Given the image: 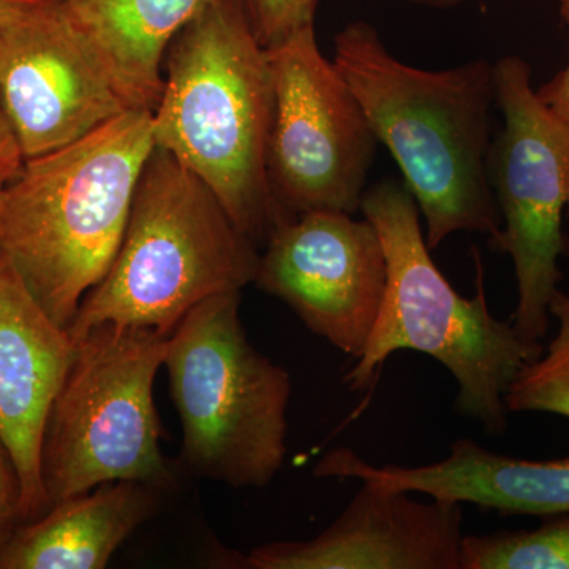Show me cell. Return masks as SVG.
Segmentation results:
<instances>
[{"mask_svg":"<svg viewBox=\"0 0 569 569\" xmlns=\"http://www.w3.org/2000/svg\"><path fill=\"white\" fill-rule=\"evenodd\" d=\"M0 99L24 159L69 146L132 111L59 0L0 33Z\"/></svg>","mask_w":569,"mask_h":569,"instance_id":"obj_11","label":"cell"},{"mask_svg":"<svg viewBox=\"0 0 569 569\" xmlns=\"http://www.w3.org/2000/svg\"><path fill=\"white\" fill-rule=\"evenodd\" d=\"M253 283L290 307L313 335L358 359L387 288L383 242L366 217L298 213L269 236Z\"/></svg>","mask_w":569,"mask_h":569,"instance_id":"obj_10","label":"cell"},{"mask_svg":"<svg viewBox=\"0 0 569 569\" xmlns=\"http://www.w3.org/2000/svg\"><path fill=\"white\" fill-rule=\"evenodd\" d=\"M415 6L430 7V9H455L466 0H408Z\"/></svg>","mask_w":569,"mask_h":569,"instance_id":"obj_24","label":"cell"},{"mask_svg":"<svg viewBox=\"0 0 569 569\" xmlns=\"http://www.w3.org/2000/svg\"><path fill=\"white\" fill-rule=\"evenodd\" d=\"M361 212L383 242L387 288L365 351L343 381L366 391L389 356L419 351L458 381V413L501 436L509 413L505 396L520 370L541 355V342L522 339L512 321L492 316L478 253L477 295L466 298L452 288L430 257L417 201L403 182L376 183L362 198Z\"/></svg>","mask_w":569,"mask_h":569,"instance_id":"obj_4","label":"cell"},{"mask_svg":"<svg viewBox=\"0 0 569 569\" xmlns=\"http://www.w3.org/2000/svg\"><path fill=\"white\" fill-rule=\"evenodd\" d=\"M272 119L268 50L238 0H209L167 52L153 141L208 183L257 244L288 220L269 187Z\"/></svg>","mask_w":569,"mask_h":569,"instance_id":"obj_3","label":"cell"},{"mask_svg":"<svg viewBox=\"0 0 569 569\" xmlns=\"http://www.w3.org/2000/svg\"><path fill=\"white\" fill-rule=\"evenodd\" d=\"M162 490L133 481L97 486L52 505L0 550L3 569H102L159 507Z\"/></svg>","mask_w":569,"mask_h":569,"instance_id":"obj_16","label":"cell"},{"mask_svg":"<svg viewBox=\"0 0 569 569\" xmlns=\"http://www.w3.org/2000/svg\"><path fill=\"white\" fill-rule=\"evenodd\" d=\"M318 478L358 479L440 500L473 503L500 515H569V458L527 460L497 455L459 438L448 458L419 467H377L350 448L328 452Z\"/></svg>","mask_w":569,"mask_h":569,"instance_id":"obj_14","label":"cell"},{"mask_svg":"<svg viewBox=\"0 0 569 569\" xmlns=\"http://www.w3.org/2000/svg\"><path fill=\"white\" fill-rule=\"evenodd\" d=\"M317 3H318V0H306L307 9H309L310 11H313V13H316V11H317Z\"/></svg>","mask_w":569,"mask_h":569,"instance_id":"obj_25","label":"cell"},{"mask_svg":"<svg viewBox=\"0 0 569 569\" xmlns=\"http://www.w3.org/2000/svg\"><path fill=\"white\" fill-rule=\"evenodd\" d=\"M21 515V486L9 451L0 441V523Z\"/></svg>","mask_w":569,"mask_h":569,"instance_id":"obj_21","label":"cell"},{"mask_svg":"<svg viewBox=\"0 0 569 569\" xmlns=\"http://www.w3.org/2000/svg\"><path fill=\"white\" fill-rule=\"evenodd\" d=\"M77 355L13 266L0 254V441L21 486V515L47 507L43 447L56 399Z\"/></svg>","mask_w":569,"mask_h":569,"instance_id":"obj_13","label":"cell"},{"mask_svg":"<svg viewBox=\"0 0 569 569\" xmlns=\"http://www.w3.org/2000/svg\"><path fill=\"white\" fill-rule=\"evenodd\" d=\"M24 153L0 99V183L9 181L24 164Z\"/></svg>","mask_w":569,"mask_h":569,"instance_id":"obj_22","label":"cell"},{"mask_svg":"<svg viewBox=\"0 0 569 569\" xmlns=\"http://www.w3.org/2000/svg\"><path fill=\"white\" fill-rule=\"evenodd\" d=\"M241 293L212 296L168 337L163 366L193 475L236 489H263L287 456L291 376L250 343Z\"/></svg>","mask_w":569,"mask_h":569,"instance_id":"obj_6","label":"cell"},{"mask_svg":"<svg viewBox=\"0 0 569 569\" xmlns=\"http://www.w3.org/2000/svg\"><path fill=\"white\" fill-rule=\"evenodd\" d=\"M247 21L264 48L277 43L302 22L316 20L306 0H238Z\"/></svg>","mask_w":569,"mask_h":569,"instance_id":"obj_19","label":"cell"},{"mask_svg":"<svg viewBox=\"0 0 569 569\" xmlns=\"http://www.w3.org/2000/svg\"><path fill=\"white\" fill-rule=\"evenodd\" d=\"M496 100L503 130L492 146L490 183L501 216L492 249L515 264L518 306L512 326L529 342L549 331L550 302L559 290V261L567 250L563 211L569 213V126L539 100L531 67L519 56L493 63Z\"/></svg>","mask_w":569,"mask_h":569,"instance_id":"obj_8","label":"cell"},{"mask_svg":"<svg viewBox=\"0 0 569 569\" xmlns=\"http://www.w3.org/2000/svg\"><path fill=\"white\" fill-rule=\"evenodd\" d=\"M52 0H0V33L31 17Z\"/></svg>","mask_w":569,"mask_h":569,"instance_id":"obj_23","label":"cell"},{"mask_svg":"<svg viewBox=\"0 0 569 569\" xmlns=\"http://www.w3.org/2000/svg\"><path fill=\"white\" fill-rule=\"evenodd\" d=\"M153 148L152 112L126 111L0 183V254L63 328L114 261Z\"/></svg>","mask_w":569,"mask_h":569,"instance_id":"obj_2","label":"cell"},{"mask_svg":"<svg viewBox=\"0 0 569 569\" xmlns=\"http://www.w3.org/2000/svg\"><path fill=\"white\" fill-rule=\"evenodd\" d=\"M556 336L541 355L518 373L505 396L515 413H552L569 419V291L557 290L550 302Z\"/></svg>","mask_w":569,"mask_h":569,"instance_id":"obj_18","label":"cell"},{"mask_svg":"<svg viewBox=\"0 0 569 569\" xmlns=\"http://www.w3.org/2000/svg\"><path fill=\"white\" fill-rule=\"evenodd\" d=\"M332 61L399 164L425 217L429 249L460 231L488 234L496 244L501 216L489 173L493 63L418 69L392 56L365 21L337 33Z\"/></svg>","mask_w":569,"mask_h":569,"instance_id":"obj_1","label":"cell"},{"mask_svg":"<svg viewBox=\"0 0 569 569\" xmlns=\"http://www.w3.org/2000/svg\"><path fill=\"white\" fill-rule=\"evenodd\" d=\"M560 14L569 26V0H560ZM539 100L569 126V63L537 91Z\"/></svg>","mask_w":569,"mask_h":569,"instance_id":"obj_20","label":"cell"},{"mask_svg":"<svg viewBox=\"0 0 569 569\" xmlns=\"http://www.w3.org/2000/svg\"><path fill=\"white\" fill-rule=\"evenodd\" d=\"M460 569H569V515L535 530L463 535Z\"/></svg>","mask_w":569,"mask_h":569,"instance_id":"obj_17","label":"cell"},{"mask_svg":"<svg viewBox=\"0 0 569 569\" xmlns=\"http://www.w3.org/2000/svg\"><path fill=\"white\" fill-rule=\"evenodd\" d=\"M168 337L102 325L74 339L77 355L44 437L48 505L107 482H142L160 490L173 485L153 403Z\"/></svg>","mask_w":569,"mask_h":569,"instance_id":"obj_7","label":"cell"},{"mask_svg":"<svg viewBox=\"0 0 569 569\" xmlns=\"http://www.w3.org/2000/svg\"><path fill=\"white\" fill-rule=\"evenodd\" d=\"M429 498L365 479L316 538L268 542L224 561L249 569H460L462 503Z\"/></svg>","mask_w":569,"mask_h":569,"instance_id":"obj_12","label":"cell"},{"mask_svg":"<svg viewBox=\"0 0 569 569\" xmlns=\"http://www.w3.org/2000/svg\"><path fill=\"white\" fill-rule=\"evenodd\" d=\"M209 0H59L127 110L162 99L171 43Z\"/></svg>","mask_w":569,"mask_h":569,"instance_id":"obj_15","label":"cell"},{"mask_svg":"<svg viewBox=\"0 0 569 569\" xmlns=\"http://www.w3.org/2000/svg\"><path fill=\"white\" fill-rule=\"evenodd\" d=\"M258 244L211 187L153 148L134 190L129 223L107 274L69 326L73 339L102 325L171 336L198 305L254 282Z\"/></svg>","mask_w":569,"mask_h":569,"instance_id":"obj_5","label":"cell"},{"mask_svg":"<svg viewBox=\"0 0 569 569\" xmlns=\"http://www.w3.org/2000/svg\"><path fill=\"white\" fill-rule=\"evenodd\" d=\"M274 119L268 179L287 219L309 211H361L378 142L358 97L320 50L316 20L266 48Z\"/></svg>","mask_w":569,"mask_h":569,"instance_id":"obj_9","label":"cell"}]
</instances>
